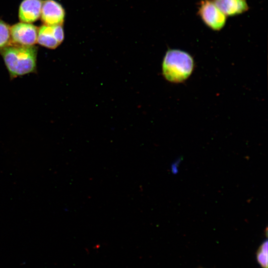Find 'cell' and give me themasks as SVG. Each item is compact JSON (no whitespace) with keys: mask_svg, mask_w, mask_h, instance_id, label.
I'll return each instance as SVG.
<instances>
[{"mask_svg":"<svg viewBox=\"0 0 268 268\" xmlns=\"http://www.w3.org/2000/svg\"><path fill=\"white\" fill-rule=\"evenodd\" d=\"M38 48L9 44L0 50L10 79L37 72Z\"/></svg>","mask_w":268,"mask_h":268,"instance_id":"6da1fadb","label":"cell"},{"mask_svg":"<svg viewBox=\"0 0 268 268\" xmlns=\"http://www.w3.org/2000/svg\"><path fill=\"white\" fill-rule=\"evenodd\" d=\"M162 73L172 82H180L187 79L194 67V61L188 53L177 49L167 51L162 62Z\"/></svg>","mask_w":268,"mask_h":268,"instance_id":"7a4b0ae2","label":"cell"},{"mask_svg":"<svg viewBox=\"0 0 268 268\" xmlns=\"http://www.w3.org/2000/svg\"><path fill=\"white\" fill-rule=\"evenodd\" d=\"M198 13L203 23L213 30H221L226 23V16L217 7L213 0H201Z\"/></svg>","mask_w":268,"mask_h":268,"instance_id":"3957f363","label":"cell"},{"mask_svg":"<svg viewBox=\"0 0 268 268\" xmlns=\"http://www.w3.org/2000/svg\"><path fill=\"white\" fill-rule=\"evenodd\" d=\"M38 28L29 23L20 22L10 27V44L33 46L37 43Z\"/></svg>","mask_w":268,"mask_h":268,"instance_id":"277c9868","label":"cell"},{"mask_svg":"<svg viewBox=\"0 0 268 268\" xmlns=\"http://www.w3.org/2000/svg\"><path fill=\"white\" fill-rule=\"evenodd\" d=\"M64 39L62 25H43L38 28L37 41L39 45L50 49L57 48Z\"/></svg>","mask_w":268,"mask_h":268,"instance_id":"5b68a950","label":"cell"},{"mask_svg":"<svg viewBox=\"0 0 268 268\" xmlns=\"http://www.w3.org/2000/svg\"><path fill=\"white\" fill-rule=\"evenodd\" d=\"M40 16L46 25H62L65 17V10L56 0H45L43 1Z\"/></svg>","mask_w":268,"mask_h":268,"instance_id":"8992f818","label":"cell"},{"mask_svg":"<svg viewBox=\"0 0 268 268\" xmlns=\"http://www.w3.org/2000/svg\"><path fill=\"white\" fill-rule=\"evenodd\" d=\"M43 0H23L18 10V17L21 22H35L41 15Z\"/></svg>","mask_w":268,"mask_h":268,"instance_id":"52a82bcc","label":"cell"},{"mask_svg":"<svg viewBox=\"0 0 268 268\" xmlns=\"http://www.w3.org/2000/svg\"><path fill=\"white\" fill-rule=\"evenodd\" d=\"M213 1L226 16L242 14L249 9L247 0H213Z\"/></svg>","mask_w":268,"mask_h":268,"instance_id":"ba28073f","label":"cell"},{"mask_svg":"<svg viewBox=\"0 0 268 268\" xmlns=\"http://www.w3.org/2000/svg\"><path fill=\"white\" fill-rule=\"evenodd\" d=\"M256 260L262 268H268V241H264L256 252Z\"/></svg>","mask_w":268,"mask_h":268,"instance_id":"9c48e42d","label":"cell"},{"mask_svg":"<svg viewBox=\"0 0 268 268\" xmlns=\"http://www.w3.org/2000/svg\"><path fill=\"white\" fill-rule=\"evenodd\" d=\"M10 27L6 23L0 20V50L10 44Z\"/></svg>","mask_w":268,"mask_h":268,"instance_id":"30bf717a","label":"cell"}]
</instances>
